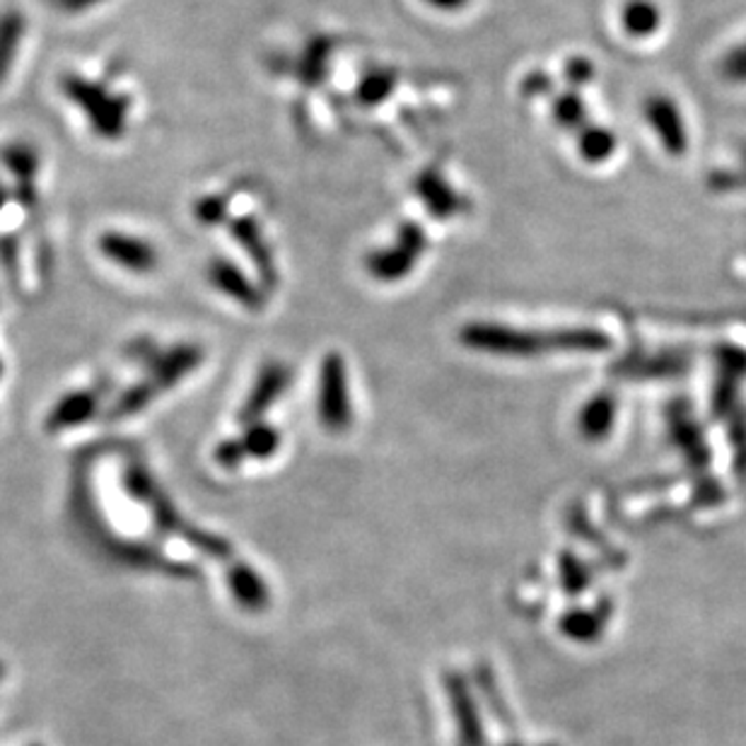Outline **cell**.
<instances>
[{"label": "cell", "mask_w": 746, "mask_h": 746, "mask_svg": "<svg viewBox=\"0 0 746 746\" xmlns=\"http://www.w3.org/2000/svg\"><path fill=\"white\" fill-rule=\"evenodd\" d=\"M462 341L471 351L503 355V358H534L546 353H602L608 351L612 339L600 329H513L507 325H491V321H474L459 331Z\"/></svg>", "instance_id": "obj_1"}, {"label": "cell", "mask_w": 746, "mask_h": 746, "mask_svg": "<svg viewBox=\"0 0 746 746\" xmlns=\"http://www.w3.org/2000/svg\"><path fill=\"white\" fill-rule=\"evenodd\" d=\"M121 486L133 503H139L147 509V515H151L153 525L160 534H169V537L186 541L194 546L198 553L213 558V561L232 563L234 558H238L234 556V546L226 537L194 525V522H189L179 513V507L174 505L172 497L153 476V471L147 469L141 459H131V462L123 467Z\"/></svg>", "instance_id": "obj_2"}, {"label": "cell", "mask_w": 746, "mask_h": 746, "mask_svg": "<svg viewBox=\"0 0 746 746\" xmlns=\"http://www.w3.org/2000/svg\"><path fill=\"white\" fill-rule=\"evenodd\" d=\"M61 90H64L70 105H76L90 129L105 141H119L129 129V111L131 99L119 92H111L102 83L83 78V76H66L61 80Z\"/></svg>", "instance_id": "obj_3"}, {"label": "cell", "mask_w": 746, "mask_h": 746, "mask_svg": "<svg viewBox=\"0 0 746 746\" xmlns=\"http://www.w3.org/2000/svg\"><path fill=\"white\" fill-rule=\"evenodd\" d=\"M317 416L321 428L331 435H341L353 423V396L348 365L341 353L321 358L317 377Z\"/></svg>", "instance_id": "obj_4"}, {"label": "cell", "mask_w": 746, "mask_h": 746, "mask_svg": "<svg viewBox=\"0 0 746 746\" xmlns=\"http://www.w3.org/2000/svg\"><path fill=\"white\" fill-rule=\"evenodd\" d=\"M426 232L416 222H404L390 246H380L365 259L367 273L380 283H399L412 276V271L426 254Z\"/></svg>", "instance_id": "obj_5"}, {"label": "cell", "mask_w": 746, "mask_h": 746, "mask_svg": "<svg viewBox=\"0 0 746 746\" xmlns=\"http://www.w3.org/2000/svg\"><path fill=\"white\" fill-rule=\"evenodd\" d=\"M99 254H102L111 264L135 273V276H147L157 268V249L153 244H147L145 240L135 238V234L129 232H119V230H109L99 238Z\"/></svg>", "instance_id": "obj_6"}, {"label": "cell", "mask_w": 746, "mask_h": 746, "mask_svg": "<svg viewBox=\"0 0 746 746\" xmlns=\"http://www.w3.org/2000/svg\"><path fill=\"white\" fill-rule=\"evenodd\" d=\"M643 114L671 157H681L687 153L689 147L687 121H683L681 109L674 99L667 95H650L643 105Z\"/></svg>", "instance_id": "obj_7"}, {"label": "cell", "mask_w": 746, "mask_h": 746, "mask_svg": "<svg viewBox=\"0 0 746 746\" xmlns=\"http://www.w3.org/2000/svg\"><path fill=\"white\" fill-rule=\"evenodd\" d=\"M290 387V370L283 363H266L259 370V375L249 390L246 399L240 408V423L249 426V423L264 420V416L278 404L281 396Z\"/></svg>", "instance_id": "obj_8"}, {"label": "cell", "mask_w": 746, "mask_h": 746, "mask_svg": "<svg viewBox=\"0 0 746 746\" xmlns=\"http://www.w3.org/2000/svg\"><path fill=\"white\" fill-rule=\"evenodd\" d=\"M204 363V351L194 343H179L172 351L157 355L155 363L147 370L143 382L155 392V396L165 394L167 390L177 387V384L189 377L191 372Z\"/></svg>", "instance_id": "obj_9"}, {"label": "cell", "mask_w": 746, "mask_h": 746, "mask_svg": "<svg viewBox=\"0 0 746 746\" xmlns=\"http://www.w3.org/2000/svg\"><path fill=\"white\" fill-rule=\"evenodd\" d=\"M228 590L232 594L234 604L249 614H261L271 606V588L266 578L259 573L252 563H244L240 558L228 566Z\"/></svg>", "instance_id": "obj_10"}, {"label": "cell", "mask_w": 746, "mask_h": 746, "mask_svg": "<svg viewBox=\"0 0 746 746\" xmlns=\"http://www.w3.org/2000/svg\"><path fill=\"white\" fill-rule=\"evenodd\" d=\"M208 281L213 283V288L218 293L230 297L232 303H238L244 309L259 312V309L264 307V293L249 281V276L240 266H234L228 259H216L213 264L208 266Z\"/></svg>", "instance_id": "obj_11"}, {"label": "cell", "mask_w": 746, "mask_h": 746, "mask_svg": "<svg viewBox=\"0 0 746 746\" xmlns=\"http://www.w3.org/2000/svg\"><path fill=\"white\" fill-rule=\"evenodd\" d=\"M230 234L238 242L244 254L252 259V264L259 273V278L264 281L266 285H273L278 281V268H276V259H273L271 252V244L264 238V230H261L259 222L249 216V218H238L232 220L230 226Z\"/></svg>", "instance_id": "obj_12"}, {"label": "cell", "mask_w": 746, "mask_h": 746, "mask_svg": "<svg viewBox=\"0 0 746 746\" xmlns=\"http://www.w3.org/2000/svg\"><path fill=\"white\" fill-rule=\"evenodd\" d=\"M414 189H416V196L420 198V204L428 208V213L432 218L450 220L462 213L464 198L459 196L450 184H447V179L440 172H435V169L420 172Z\"/></svg>", "instance_id": "obj_13"}, {"label": "cell", "mask_w": 746, "mask_h": 746, "mask_svg": "<svg viewBox=\"0 0 746 746\" xmlns=\"http://www.w3.org/2000/svg\"><path fill=\"white\" fill-rule=\"evenodd\" d=\"M99 408V394L95 390H73L54 404L52 412L46 416L48 432H64L85 426L87 420L95 418Z\"/></svg>", "instance_id": "obj_14"}, {"label": "cell", "mask_w": 746, "mask_h": 746, "mask_svg": "<svg viewBox=\"0 0 746 746\" xmlns=\"http://www.w3.org/2000/svg\"><path fill=\"white\" fill-rule=\"evenodd\" d=\"M621 28L633 40H648L662 28V8L657 0H626L621 8Z\"/></svg>", "instance_id": "obj_15"}, {"label": "cell", "mask_w": 746, "mask_h": 746, "mask_svg": "<svg viewBox=\"0 0 746 746\" xmlns=\"http://www.w3.org/2000/svg\"><path fill=\"white\" fill-rule=\"evenodd\" d=\"M618 139L604 127H584L578 131V151L584 163L602 165L616 153Z\"/></svg>", "instance_id": "obj_16"}, {"label": "cell", "mask_w": 746, "mask_h": 746, "mask_svg": "<svg viewBox=\"0 0 746 746\" xmlns=\"http://www.w3.org/2000/svg\"><path fill=\"white\" fill-rule=\"evenodd\" d=\"M24 36V18L18 10H8L0 15V83L8 78V73L15 64Z\"/></svg>", "instance_id": "obj_17"}, {"label": "cell", "mask_w": 746, "mask_h": 746, "mask_svg": "<svg viewBox=\"0 0 746 746\" xmlns=\"http://www.w3.org/2000/svg\"><path fill=\"white\" fill-rule=\"evenodd\" d=\"M240 442L249 459H268L281 450V432L266 420H256L244 426Z\"/></svg>", "instance_id": "obj_18"}, {"label": "cell", "mask_w": 746, "mask_h": 746, "mask_svg": "<svg viewBox=\"0 0 746 746\" xmlns=\"http://www.w3.org/2000/svg\"><path fill=\"white\" fill-rule=\"evenodd\" d=\"M553 121L566 131H580L588 127V109L580 92H563L553 99L551 105Z\"/></svg>", "instance_id": "obj_19"}, {"label": "cell", "mask_w": 746, "mask_h": 746, "mask_svg": "<svg viewBox=\"0 0 746 746\" xmlns=\"http://www.w3.org/2000/svg\"><path fill=\"white\" fill-rule=\"evenodd\" d=\"M616 414V402L612 396L600 394L594 396V399L584 406L582 412V430L592 435V438H600L608 428H612V420Z\"/></svg>", "instance_id": "obj_20"}, {"label": "cell", "mask_w": 746, "mask_h": 746, "mask_svg": "<svg viewBox=\"0 0 746 746\" xmlns=\"http://www.w3.org/2000/svg\"><path fill=\"white\" fill-rule=\"evenodd\" d=\"M396 78L387 70H377V73H370V76L360 83L358 87V99L363 105H377L382 99H387L394 90Z\"/></svg>", "instance_id": "obj_21"}, {"label": "cell", "mask_w": 746, "mask_h": 746, "mask_svg": "<svg viewBox=\"0 0 746 746\" xmlns=\"http://www.w3.org/2000/svg\"><path fill=\"white\" fill-rule=\"evenodd\" d=\"M720 76H723L725 83L746 85V42L729 48L723 56V61H720Z\"/></svg>", "instance_id": "obj_22"}, {"label": "cell", "mask_w": 746, "mask_h": 746, "mask_svg": "<svg viewBox=\"0 0 746 746\" xmlns=\"http://www.w3.org/2000/svg\"><path fill=\"white\" fill-rule=\"evenodd\" d=\"M213 457H216L218 467L234 471V469H240L244 464L246 452H244L240 438H232V440H222L213 450Z\"/></svg>", "instance_id": "obj_23"}, {"label": "cell", "mask_w": 746, "mask_h": 746, "mask_svg": "<svg viewBox=\"0 0 746 746\" xmlns=\"http://www.w3.org/2000/svg\"><path fill=\"white\" fill-rule=\"evenodd\" d=\"M226 216V204L218 196H206L196 204V218L204 222V226H218V222Z\"/></svg>", "instance_id": "obj_24"}, {"label": "cell", "mask_w": 746, "mask_h": 746, "mask_svg": "<svg viewBox=\"0 0 746 746\" xmlns=\"http://www.w3.org/2000/svg\"><path fill=\"white\" fill-rule=\"evenodd\" d=\"M592 73H594V68H592V64H590L588 58H575V61H570V64H568V78L573 80V83H578V85L592 80Z\"/></svg>", "instance_id": "obj_25"}, {"label": "cell", "mask_w": 746, "mask_h": 746, "mask_svg": "<svg viewBox=\"0 0 746 746\" xmlns=\"http://www.w3.org/2000/svg\"><path fill=\"white\" fill-rule=\"evenodd\" d=\"M52 3L64 12H83V10H90V8L99 6L102 0H52Z\"/></svg>", "instance_id": "obj_26"}, {"label": "cell", "mask_w": 746, "mask_h": 746, "mask_svg": "<svg viewBox=\"0 0 746 746\" xmlns=\"http://www.w3.org/2000/svg\"><path fill=\"white\" fill-rule=\"evenodd\" d=\"M423 3L435 10H442V12H459V10L469 8L471 0H423Z\"/></svg>", "instance_id": "obj_27"}, {"label": "cell", "mask_w": 746, "mask_h": 746, "mask_svg": "<svg viewBox=\"0 0 746 746\" xmlns=\"http://www.w3.org/2000/svg\"><path fill=\"white\" fill-rule=\"evenodd\" d=\"M739 174H742L744 186H746V147H744V153H742V169H739Z\"/></svg>", "instance_id": "obj_28"}, {"label": "cell", "mask_w": 746, "mask_h": 746, "mask_svg": "<svg viewBox=\"0 0 746 746\" xmlns=\"http://www.w3.org/2000/svg\"><path fill=\"white\" fill-rule=\"evenodd\" d=\"M3 679H6V665L0 662V681H3Z\"/></svg>", "instance_id": "obj_29"}, {"label": "cell", "mask_w": 746, "mask_h": 746, "mask_svg": "<svg viewBox=\"0 0 746 746\" xmlns=\"http://www.w3.org/2000/svg\"><path fill=\"white\" fill-rule=\"evenodd\" d=\"M3 204H6V194H3V189H0V208H3Z\"/></svg>", "instance_id": "obj_30"}, {"label": "cell", "mask_w": 746, "mask_h": 746, "mask_svg": "<svg viewBox=\"0 0 746 746\" xmlns=\"http://www.w3.org/2000/svg\"><path fill=\"white\" fill-rule=\"evenodd\" d=\"M30 746H44V744H30Z\"/></svg>", "instance_id": "obj_31"}, {"label": "cell", "mask_w": 746, "mask_h": 746, "mask_svg": "<svg viewBox=\"0 0 746 746\" xmlns=\"http://www.w3.org/2000/svg\"><path fill=\"white\" fill-rule=\"evenodd\" d=\"M0 372H3V365H0Z\"/></svg>", "instance_id": "obj_32"}]
</instances>
